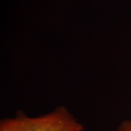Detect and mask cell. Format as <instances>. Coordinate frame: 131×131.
<instances>
[{
    "label": "cell",
    "instance_id": "1",
    "mask_svg": "<svg viewBox=\"0 0 131 131\" xmlns=\"http://www.w3.org/2000/svg\"><path fill=\"white\" fill-rule=\"evenodd\" d=\"M80 123L64 106H59L51 112L30 117L19 110L13 118L0 122V131H84Z\"/></svg>",
    "mask_w": 131,
    "mask_h": 131
},
{
    "label": "cell",
    "instance_id": "2",
    "mask_svg": "<svg viewBox=\"0 0 131 131\" xmlns=\"http://www.w3.org/2000/svg\"><path fill=\"white\" fill-rule=\"evenodd\" d=\"M117 131H131V119L122 121L119 124Z\"/></svg>",
    "mask_w": 131,
    "mask_h": 131
}]
</instances>
